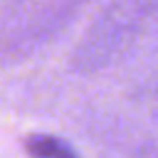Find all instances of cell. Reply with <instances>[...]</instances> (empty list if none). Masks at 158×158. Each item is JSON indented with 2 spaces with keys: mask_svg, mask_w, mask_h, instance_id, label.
Returning <instances> with one entry per match:
<instances>
[{
  "mask_svg": "<svg viewBox=\"0 0 158 158\" xmlns=\"http://www.w3.org/2000/svg\"><path fill=\"white\" fill-rule=\"evenodd\" d=\"M158 11V0H113L76 52L78 67L95 72L119 59Z\"/></svg>",
  "mask_w": 158,
  "mask_h": 158,
  "instance_id": "6da1fadb",
  "label": "cell"
},
{
  "mask_svg": "<svg viewBox=\"0 0 158 158\" xmlns=\"http://www.w3.org/2000/svg\"><path fill=\"white\" fill-rule=\"evenodd\" d=\"M26 152L33 158H80V154L69 145L65 139L48 134V132H37L26 139Z\"/></svg>",
  "mask_w": 158,
  "mask_h": 158,
  "instance_id": "7a4b0ae2",
  "label": "cell"
}]
</instances>
